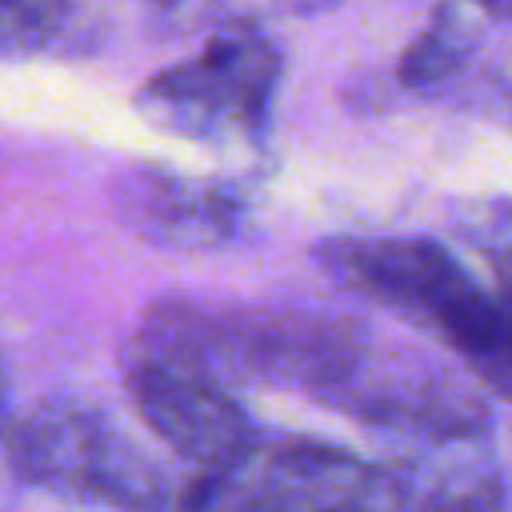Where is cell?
Returning <instances> with one entry per match:
<instances>
[{
    "label": "cell",
    "instance_id": "cell-1",
    "mask_svg": "<svg viewBox=\"0 0 512 512\" xmlns=\"http://www.w3.org/2000/svg\"><path fill=\"white\" fill-rule=\"evenodd\" d=\"M312 264L336 288L428 328L468 372L500 344L504 312L496 296L428 236H328L312 248Z\"/></svg>",
    "mask_w": 512,
    "mask_h": 512
},
{
    "label": "cell",
    "instance_id": "cell-2",
    "mask_svg": "<svg viewBox=\"0 0 512 512\" xmlns=\"http://www.w3.org/2000/svg\"><path fill=\"white\" fill-rule=\"evenodd\" d=\"M4 456L20 484L60 496L68 512H168L176 492L148 452L80 396L24 408L8 424Z\"/></svg>",
    "mask_w": 512,
    "mask_h": 512
},
{
    "label": "cell",
    "instance_id": "cell-3",
    "mask_svg": "<svg viewBox=\"0 0 512 512\" xmlns=\"http://www.w3.org/2000/svg\"><path fill=\"white\" fill-rule=\"evenodd\" d=\"M280 84V48L260 32H224L200 56L148 76L136 112L184 140L240 144L268 128Z\"/></svg>",
    "mask_w": 512,
    "mask_h": 512
},
{
    "label": "cell",
    "instance_id": "cell-4",
    "mask_svg": "<svg viewBox=\"0 0 512 512\" xmlns=\"http://www.w3.org/2000/svg\"><path fill=\"white\" fill-rule=\"evenodd\" d=\"M324 408L400 436L408 448L492 432V412L472 384L412 348H384L380 340H372Z\"/></svg>",
    "mask_w": 512,
    "mask_h": 512
},
{
    "label": "cell",
    "instance_id": "cell-5",
    "mask_svg": "<svg viewBox=\"0 0 512 512\" xmlns=\"http://www.w3.org/2000/svg\"><path fill=\"white\" fill-rule=\"evenodd\" d=\"M120 376L136 416L152 428V436L200 472H224L240 464L260 440L236 392L216 380L136 356H120Z\"/></svg>",
    "mask_w": 512,
    "mask_h": 512
},
{
    "label": "cell",
    "instance_id": "cell-6",
    "mask_svg": "<svg viewBox=\"0 0 512 512\" xmlns=\"http://www.w3.org/2000/svg\"><path fill=\"white\" fill-rule=\"evenodd\" d=\"M116 220L164 252H212L240 228V196L160 164H128L108 184Z\"/></svg>",
    "mask_w": 512,
    "mask_h": 512
},
{
    "label": "cell",
    "instance_id": "cell-7",
    "mask_svg": "<svg viewBox=\"0 0 512 512\" xmlns=\"http://www.w3.org/2000/svg\"><path fill=\"white\" fill-rule=\"evenodd\" d=\"M396 464L408 480V512H504L492 432L412 444Z\"/></svg>",
    "mask_w": 512,
    "mask_h": 512
},
{
    "label": "cell",
    "instance_id": "cell-8",
    "mask_svg": "<svg viewBox=\"0 0 512 512\" xmlns=\"http://www.w3.org/2000/svg\"><path fill=\"white\" fill-rule=\"evenodd\" d=\"M480 8H472L468 0H444L428 28L404 48L400 56V84L408 92H444L452 88L476 60V44H480V24H476Z\"/></svg>",
    "mask_w": 512,
    "mask_h": 512
},
{
    "label": "cell",
    "instance_id": "cell-9",
    "mask_svg": "<svg viewBox=\"0 0 512 512\" xmlns=\"http://www.w3.org/2000/svg\"><path fill=\"white\" fill-rule=\"evenodd\" d=\"M80 0H0V60H28L56 48L76 24Z\"/></svg>",
    "mask_w": 512,
    "mask_h": 512
},
{
    "label": "cell",
    "instance_id": "cell-10",
    "mask_svg": "<svg viewBox=\"0 0 512 512\" xmlns=\"http://www.w3.org/2000/svg\"><path fill=\"white\" fill-rule=\"evenodd\" d=\"M456 232L492 268V296L512 320V200H480L460 212Z\"/></svg>",
    "mask_w": 512,
    "mask_h": 512
},
{
    "label": "cell",
    "instance_id": "cell-11",
    "mask_svg": "<svg viewBox=\"0 0 512 512\" xmlns=\"http://www.w3.org/2000/svg\"><path fill=\"white\" fill-rule=\"evenodd\" d=\"M288 12H300V16H312V12H328L332 4H340V0H280Z\"/></svg>",
    "mask_w": 512,
    "mask_h": 512
},
{
    "label": "cell",
    "instance_id": "cell-12",
    "mask_svg": "<svg viewBox=\"0 0 512 512\" xmlns=\"http://www.w3.org/2000/svg\"><path fill=\"white\" fill-rule=\"evenodd\" d=\"M472 8H480L484 16H500V20H512V0H468Z\"/></svg>",
    "mask_w": 512,
    "mask_h": 512
},
{
    "label": "cell",
    "instance_id": "cell-13",
    "mask_svg": "<svg viewBox=\"0 0 512 512\" xmlns=\"http://www.w3.org/2000/svg\"><path fill=\"white\" fill-rule=\"evenodd\" d=\"M8 424H12V412H8V384H4V372H0V444L8 436Z\"/></svg>",
    "mask_w": 512,
    "mask_h": 512
},
{
    "label": "cell",
    "instance_id": "cell-14",
    "mask_svg": "<svg viewBox=\"0 0 512 512\" xmlns=\"http://www.w3.org/2000/svg\"><path fill=\"white\" fill-rule=\"evenodd\" d=\"M156 4H176V0H156Z\"/></svg>",
    "mask_w": 512,
    "mask_h": 512
}]
</instances>
